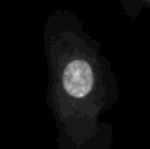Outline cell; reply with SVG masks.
Listing matches in <instances>:
<instances>
[{
	"label": "cell",
	"mask_w": 150,
	"mask_h": 149,
	"mask_svg": "<svg viewBox=\"0 0 150 149\" xmlns=\"http://www.w3.org/2000/svg\"><path fill=\"white\" fill-rule=\"evenodd\" d=\"M44 45L58 148L112 149L113 127L101 118L121 92L100 42L74 12L58 9L45 23Z\"/></svg>",
	"instance_id": "cell-1"
}]
</instances>
